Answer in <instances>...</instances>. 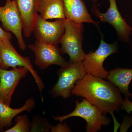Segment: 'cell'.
<instances>
[{
  "mask_svg": "<svg viewBox=\"0 0 132 132\" xmlns=\"http://www.w3.org/2000/svg\"><path fill=\"white\" fill-rule=\"evenodd\" d=\"M121 107V109L125 110L128 113H131L132 112V102L129 98L126 97Z\"/></svg>",
  "mask_w": 132,
  "mask_h": 132,
  "instance_id": "ffe728a7",
  "label": "cell"
},
{
  "mask_svg": "<svg viewBox=\"0 0 132 132\" xmlns=\"http://www.w3.org/2000/svg\"><path fill=\"white\" fill-rule=\"evenodd\" d=\"M21 67H24L28 69L34 79L42 95L45 87V85L42 79L34 69L30 59L19 53L14 47L10 40H0V67L8 69L9 68Z\"/></svg>",
  "mask_w": 132,
  "mask_h": 132,
  "instance_id": "5b68a950",
  "label": "cell"
},
{
  "mask_svg": "<svg viewBox=\"0 0 132 132\" xmlns=\"http://www.w3.org/2000/svg\"><path fill=\"white\" fill-rule=\"evenodd\" d=\"M51 126L46 119L39 116H35L31 123L30 132H48Z\"/></svg>",
  "mask_w": 132,
  "mask_h": 132,
  "instance_id": "ac0fdd59",
  "label": "cell"
},
{
  "mask_svg": "<svg viewBox=\"0 0 132 132\" xmlns=\"http://www.w3.org/2000/svg\"><path fill=\"white\" fill-rule=\"evenodd\" d=\"M73 117H80L86 121V130L87 132L98 131L102 126H108L111 122L106 114L85 98L81 102L76 101L75 109L72 112L65 115L55 116L54 119L61 123L67 119Z\"/></svg>",
  "mask_w": 132,
  "mask_h": 132,
  "instance_id": "7a4b0ae2",
  "label": "cell"
},
{
  "mask_svg": "<svg viewBox=\"0 0 132 132\" xmlns=\"http://www.w3.org/2000/svg\"><path fill=\"white\" fill-rule=\"evenodd\" d=\"M101 37L98 49L86 54L83 62L86 74L106 79L109 71L104 69V61L109 56L118 52V43L116 42L108 44L104 41L102 34Z\"/></svg>",
  "mask_w": 132,
  "mask_h": 132,
  "instance_id": "8992f818",
  "label": "cell"
},
{
  "mask_svg": "<svg viewBox=\"0 0 132 132\" xmlns=\"http://www.w3.org/2000/svg\"><path fill=\"white\" fill-rule=\"evenodd\" d=\"M38 12L45 20L66 19L63 0H39Z\"/></svg>",
  "mask_w": 132,
  "mask_h": 132,
  "instance_id": "2e32d148",
  "label": "cell"
},
{
  "mask_svg": "<svg viewBox=\"0 0 132 132\" xmlns=\"http://www.w3.org/2000/svg\"><path fill=\"white\" fill-rule=\"evenodd\" d=\"M66 19L76 23H92L98 28L99 22L93 20L83 0H63Z\"/></svg>",
  "mask_w": 132,
  "mask_h": 132,
  "instance_id": "4fadbf2b",
  "label": "cell"
},
{
  "mask_svg": "<svg viewBox=\"0 0 132 132\" xmlns=\"http://www.w3.org/2000/svg\"><path fill=\"white\" fill-rule=\"evenodd\" d=\"M28 72L24 67L14 68L10 70L0 67V101L10 105L16 87Z\"/></svg>",
  "mask_w": 132,
  "mask_h": 132,
  "instance_id": "8fae6325",
  "label": "cell"
},
{
  "mask_svg": "<svg viewBox=\"0 0 132 132\" xmlns=\"http://www.w3.org/2000/svg\"><path fill=\"white\" fill-rule=\"evenodd\" d=\"M35 106V101L32 98L27 99L21 107L16 109L0 101V132L3 131L5 128L11 126L13 119L16 116L24 111L30 112Z\"/></svg>",
  "mask_w": 132,
  "mask_h": 132,
  "instance_id": "5bb4252c",
  "label": "cell"
},
{
  "mask_svg": "<svg viewBox=\"0 0 132 132\" xmlns=\"http://www.w3.org/2000/svg\"><path fill=\"white\" fill-rule=\"evenodd\" d=\"M106 79L118 88L126 97L129 98L132 95L129 91L132 80V69L117 68L111 70Z\"/></svg>",
  "mask_w": 132,
  "mask_h": 132,
  "instance_id": "9a60e30c",
  "label": "cell"
},
{
  "mask_svg": "<svg viewBox=\"0 0 132 132\" xmlns=\"http://www.w3.org/2000/svg\"><path fill=\"white\" fill-rule=\"evenodd\" d=\"M0 21L5 31L14 35L20 49L24 51L27 45L22 35V21L15 0H6L5 6H0Z\"/></svg>",
  "mask_w": 132,
  "mask_h": 132,
  "instance_id": "ba28073f",
  "label": "cell"
},
{
  "mask_svg": "<svg viewBox=\"0 0 132 132\" xmlns=\"http://www.w3.org/2000/svg\"><path fill=\"white\" fill-rule=\"evenodd\" d=\"M131 97V101L132 102V95H131V97Z\"/></svg>",
  "mask_w": 132,
  "mask_h": 132,
  "instance_id": "603a6c76",
  "label": "cell"
},
{
  "mask_svg": "<svg viewBox=\"0 0 132 132\" xmlns=\"http://www.w3.org/2000/svg\"><path fill=\"white\" fill-rule=\"evenodd\" d=\"M15 121V124L14 126L6 130L5 132H30L31 123L27 115L26 114L17 115Z\"/></svg>",
  "mask_w": 132,
  "mask_h": 132,
  "instance_id": "e0dca14e",
  "label": "cell"
},
{
  "mask_svg": "<svg viewBox=\"0 0 132 132\" xmlns=\"http://www.w3.org/2000/svg\"><path fill=\"white\" fill-rule=\"evenodd\" d=\"M84 31L82 24L66 19L65 31L60 40V50L62 53L68 55L70 62L83 61L85 59L86 54L82 47Z\"/></svg>",
  "mask_w": 132,
  "mask_h": 132,
  "instance_id": "3957f363",
  "label": "cell"
},
{
  "mask_svg": "<svg viewBox=\"0 0 132 132\" xmlns=\"http://www.w3.org/2000/svg\"><path fill=\"white\" fill-rule=\"evenodd\" d=\"M57 73L59 78L50 93L54 98H68L78 80L82 79L86 74L83 61H68L66 65L61 67Z\"/></svg>",
  "mask_w": 132,
  "mask_h": 132,
  "instance_id": "277c9868",
  "label": "cell"
},
{
  "mask_svg": "<svg viewBox=\"0 0 132 132\" xmlns=\"http://www.w3.org/2000/svg\"><path fill=\"white\" fill-rule=\"evenodd\" d=\"M110 7L105 13L99 11L98 7L93 5L91 9L92 14L103 22H108L114 28L118 34V39L124 43L130 41L132 28L122 17L118 9L116 0H109Z\"/></svg>",
  "mask_w": 132,
  "mask_h": 132,
  "instance_id": "52a82bcc",
  "label": "cell"
},
{
  "mask_svg": "<svg viewBox=\"0 0 132 132\" xmlns=\"http://www.w3.org/2000/svg\"><path fill=\"white\" fill-rule=\"evenodd\" d=\"M20 15L23 32L26 38L31 36L38 15L39 0H15Z\"/></svg>",
  "mask_w": 132,
  "mask_h": 132,
  "instance_id": "7c38bea8",
  "label": "cell"
},
{
  "mask_svg": "<svg viewBox=\"0 0 132 132\" xmlns=\"http://www.w3.org/2000/svg\"><path fill=\"white\" fill-rule=\"evenodd\" d=\"M50 131L52 132H69L71 131V128L66 123H60L56 126H51Z\"/></svg>",
  "mask_w": 132,
  "mask_h": 132,
  "instance_id": "d6986e66",
  "label": "cell"
},
{
  "mask_svg": "<svg viewBox=\"0 0 132 132\" xmlns=\"http://www.w3.org/2000/svg\"><path fill=\"white\" fill-rule=\"evenodd\" d=\"M34 53L36 65L41 69H45L52 65L63 67L67 65V61L62 56L59 46L46 44L36 40L34 44L28 46Z\"/></svg>",
  "mask_w": 132,
  "mask_h": 132,
  "instance_id": "9c48e42d",
  "label": "cell"
},
{
  "mask_svg": "<svg viewBox=\"0 0 132 132\" xmlns=\"http://www.w3.org/2000/svg\"><path fill=\"white\" fill-rule=\"evenodd\" d=\"M65 20L57 19L54 21H48L38 14L34 30L36 40L58 46L65 31Z\"/></svg>",
  "mask_w": 132,
  "mask_h": 132,
  "instance_id": "30bf717a",
  "label": "cell"
},
{
  "mask_svg": "<svg viewBox=\"0 0 132 132\" xmlns=\"http://www.w3.org/2000/svg\"><path fill=\"white\" fill-rule=\"evenodd\" d=\"M12 38L13 37L11 33L7 32L0 27V40L7 39L11 40Z\"/></svg>",
  "mask_w": 132,
  "mask_h": 132,
  "instance_id": "44dd1931",
  "label": "cell"
},
{
  "mask_svg": "<svg viewBox=\"0 0 132 132\" xmlns=\"http://www.w3.org/2000/svg\"><path fill=\"white\" fill-rule=\"evenodd\" d=\"M71 94L87 99L106 114L117 111L124 101L121 93L113 84L88 74L76 82Z\"/></svg>",
  "mask_w": 132,
  "mask_h": 132,
  "instance_id": "6da1fadb",
  "label": "cell"
},
{
  "mask_svg": "<svg viewBox=\"0 0 132 132\" xmlns=\"http://www.w3.org/2000/svg\"><path fill=\"white\" fill-rule=\"evenodd\" d=\"M92 1H93V2L95 4L97 3L98 0H92Z\"/></svg>",
  "mask_w": 132,
  "mask_h": 132,
  "instance_id": "7402d4cb",
  "label": "cell"
}]
</instances>
